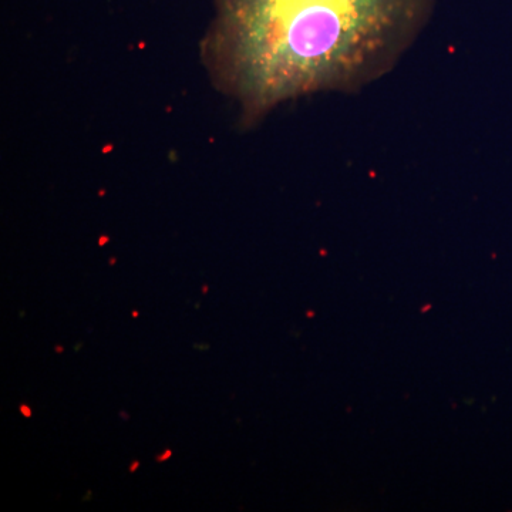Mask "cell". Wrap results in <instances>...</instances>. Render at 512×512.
Returning a JSON list of instances; mask_svg holds the SVG:
<instances>
[{
  "instance_id": "cell-1",
  "label": "cell",
  "mask_w": 512,
  "mask_h": 512,
  "mask_svg": "<svg viewBox=\"0 0 512 512\" xmlns=\"http://www.w3.org/2000/svg\"><path fill=\"white\" fill-rule=\"evenodd\" d=\"M436 0H229L224 59L249 117L318 92L356 93L392 72Z\"/></svg>"
},
{
  "instance_id": "cell-2",
  "label": "cell",
  "mask_w": 512,
  "mask_h": 512,
  "mask_svg": "<svg viewBox=\"0 0 512 512\" xmlns=\"http://www.w3.org/2000/svg\"><path fill=\"white\" fill-rule=\"evenodd\" d=\"M171 456H173V451L165 450L164 453L161 454V456L157 457V461L158 463H163V461H167L168 458H170Z\"/></svg>"
},
{
  "instance_id": "cell-3",
  "label": "cell",
  "mask_w": 512,
  "mask_h": 512,
  "mask_svg": "<svg viewBox=\"0 0 512 512\" xmlns=\"http://www.w3.org/2000/svg\"><path fill=\"white\" fill-rule=\"evenodd\" d=\"M20 412H22L23 416L28 417V419L32 417V409H30L28 404H22V406H20Z\"/></svg>"
},
{
  "instance_id": "cell-4",
  "label": "cell",
  "mask_w": 512,
  "mask_h": 512,
  "mask_svg": "<svg viewBox=\"0 0 512 512\" xmlns=\"http://www.w3.org/2000/svg\"><path fill=\"white\" fill-rule=\"evenodd\" d=\"M138 467H140V461H134V463L130 466L131 473H136Z\"/></svg>"
},
{
  "instance_id": "cell-5",
  "label": "cell",
  "mask_w": 512,
  "mask_h": 512,
  "mask_svg": "<svg viewBox=\"0 0 512 512\" xmlns=\"http://www.w3.org/2000/svg\"><path fill=\"white\" fill-rule=\"evenodd\" d=\"M63 350H64V349L62 348V346H56V352H57V353H62V352H63Z\"/></svg>"
},
{
  "instance_id": "cell-6",
  "label": "cell",
  "mask_w": 512,
  "mask_h": 512,
  "mask_svg": "<svg viewBox=\"0 0 512 512\" xmlns=\"http://www.w3.org/2000/svg\"><path fill=\"white\" fill-rule=\"evenodd\" d=\"M121 417H123L124 420H128L127 413H121Z\"/></svg>"
},
{
  "instance_id": "cell-7",
  "label": "cell",
  "mask_w": 512,
  "mask_h": 512,
  "mask_svg": "<svg viewBox=\"0 0 512 512\" xmlns=\"http://www.w3.org/2000/svg\"><path fill=\"white\" fill-rule=\"evenodd\" d=\"M208 292V286H204V288H202V293H207Z\"/></svg>"
},
{
  "instance_id": "cell-8",
  "label": "cell",
  "mask_w": 512,
  "mask_h": 512,
  "mask_svg": "<svg viewBox=\"0 0 512 512\" xmlns=\"http://www.w3.org/2000/svg\"><path fill=\"white\" fill-rule=\"evenodd\" d=\"M137 316H138V312L134 311L133 312V318H137Z\"/></svg>"
}]
</instances>
